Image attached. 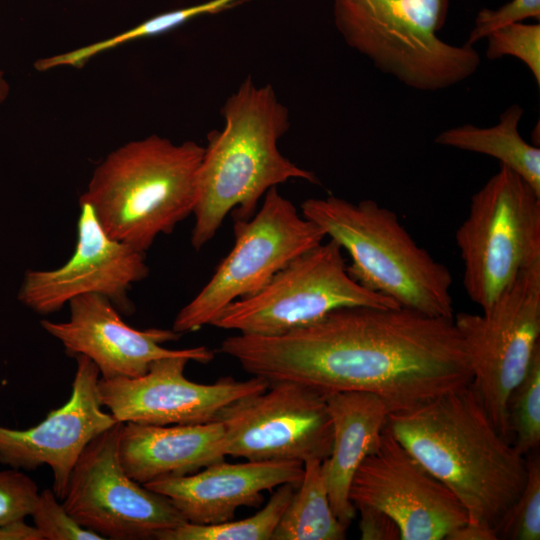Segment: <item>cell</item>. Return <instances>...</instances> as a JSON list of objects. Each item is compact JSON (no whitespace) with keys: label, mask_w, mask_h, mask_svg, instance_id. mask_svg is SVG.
Wrapping results in <instances>:
<instances>
[{"label":"cell","mask_w":540,"mask_h":540,"mask_svg":"<svg viewBox=\"0 0 540 540\" xmlns=\"http://www.w3.org/2000/svg\"><path fill=\"white\" fill-rule=\"evenodd\" d=\"M219 351L269 383L291 381L325 395H377L389 413L409 410L472 382L453 319L404 307L348 306L279 335L237 333Z\"/></svg>","instance_id":"obj_1"},{"label":"cell","mask_w":540,"mask_h":540,"mask_svg":"<svg viewBox=\"0 0 540 540\" xmlns=\"http://www.w3.org/2000/svg\"><path fill=\"white\" fill-rule=\"evenodd\" d=\"M386 428L455 495L470 522L495 531L525 485V456L499 433L471 383L389 413Z\"/></svg>","instance_id":"obj_2"},{"label":"cell","mask_w":540,"mask_h":540,"mask_svg":"<svg viewBox=\"0 0 540 540\" xmlns=\"http://www.w3.org/2000/svg\"><path fill=\"white\" fill-rule=\"evenodd\" d=\"M224 127L212 130L199 166L191 245L202 249L227 215L248 220L266 192L291 179L318 183L311 171L283 156L279 139L290 126L289 112L271 85L250 77L222 107Z\"/></svg>","instance_id":"obj_3"},{"label":"cell","mask_w":540,"mask_h":540,"mask_svg":"<svg viewBox=\"0 0 540 540\" xmlns=\"http://www.w3.org/2000/svg\"><path fill=\"white\" fill-rule=\"evenodd\" d=\"M204 147L150 135L110 152L79 202L113 239L144 252L193 213Z\"/></svg>","instance_id":"obj_4"},{"label":"cell","mask_w":540,"mask_h":540,"mask_svg":"<svg viewBox=\"0 0 540 540\" xmlns=\"http://www.w3.org/2000/svg\"><path fill=\"white\" fill-rule=\"evenodd\" d=\"M302 215L350 256L347 269L366 289L400 307L454 318L450 270L419 246L392 210L371 199L309 198Z\"/></svg>","instance_id":"obj_5"},{"label":"cell","mask_w":540,"mask_h":540,"mask_svg":"<svg viewBox=\"0 0 540 540\" xmlns=\"http://www.w3.org/2000/svg\"><path fill=\"white\" fill-rule=\"evenodd\" d=\"M448 7L449 0H334V22L376 68L411 88L437 91L464 81L481 63L473 45L437 36Z\"/></svg>","instance_id":"obj_6"},{"label":"cell","mask_w":540,"mask_h":540,"mask_svg":"<svg viewBox=\"0 0 540 540\" xmlns=\"http://www.w3.org/2000/svg\"><path fill=\"white\" fill-rule=\"evenodd\" d=\"M455 241L464 289L484 310L523 270L540 262V194L500 165L471 197Z\"/></svg>","instance_id":"obj_7"},{"label":"cell","mask_w":540,"mask_h":540,"mask_svg":"<svg viewBox=\"0 0 540 540\" xmlns=\"http://www.w3.org/2000/svg\"><path fill=\"white\" fill-rule=\"evenodd\" d=\"M234 222L232 249L203 288L179 310L172 325L175 332L212 325L227 306L261 290L287 264L326 238L277 187L266 192L262 206L250 219Z\"/></svg>","instance_id":"obj_8"},{"label":"cell","mask_w":540,"mask_h":540,"mask_svg":"<svg viewBox=\"0 0 540 540\" xmlns=\"http://www.w3.org/2000/svg\"><path fill=\"white\" fill-rule=\"evenodd\" d=\"M348 306L399 305L354 280L343 249L329 239L296 257L255 294L231 303L211 326L242 334L279 335Z\"/></svg>","instance_id":"obj_9"},{"label":"cell","mask_w":540,"mask_h":540,"mask_svg":"<svg viewBox=\"0 0 540 540\" xmlns=\"http://www.w3.org/2000/svg\"><path fill=\"white\" fill-rule=\"evenodd\" d=\"M453 321L468 354L471 385L511 441L508 399L540 348V262L523 270L482 314L461 312Z\"/></svg>","instance_id":"obj_10"},{"label":"cell","mask_w":540,"mask_h":540,"mask_svg":"<svg viewBox=\"0 0 540 540\" xmlns=\"http://www.w3.org/2000/svg\"><path fill=\"white\" fill-rule=\"evenodd\" d=\"M122 426L116 422L86 445L62 504L77 523L104 539H156L187 521L169 498L125 472L119 456Z\"/></svg>","instance_id":"obj_11"},{"label":"cell","mask_w":540,"mask_h":540,"mask_svg":"<svg viewBox=\"0 0 540 540\" xmlns=\"http://www.w3.org/2000/svg\"><path fill=\"white\" fill-rule=\"evenodd\" d=\"M225 428V455L250 461L325 460L333 432L326 395L291 381L270 383L260 393L226 406L217 419Z\"/></svg>","instance_id":"obj_12"},{"label":"cell","mask_w":540,"mask_h":540,"mask_svg":"<svg viewBox=\"0 0 540 540\" xmlns=\"http://www.w3.org/2000/svg\"><path fill=\"white\" fill-rule=\"evenodd\" d=\"M206 346L189 348L181 355L154 361L139 377L99 378L101 404L118 422L149 425L206 423L234 401L265 391L270 383L260 377L237 381L220 378L212 384L190 381L184 371L189 361L202 364L214 359Z\"/></svg>","instance_id":"obj_13"},{"label":"cell","mask_w":540,"mask_h":540,"mask_svg":"<svg viewBox=\"0 0 540 540\" xmlns=\"http://www.w3.org/2000/svg\"><path fill=\"white\" fill-rule=\"evenodd\" d=\"M354 507L368 505L388 514L401 540H443L468 521L455 495L386 428L352 479Z\"/></svg>","instance_id":"obj_14"},{"label":"cell","mask_w":540,"mask_h":540,"mask_svg":"<svg viewBox=\"0 0 540 540\" xmlns=\"http://www.w3.org/2000/svg\"><path fill=\"white\" fill-rule=\"evenodd\" d=\"M79 205L73 254L59 268L27 271L18 299L35 313L48 315L77 296L97 293L108 297L119 312L130 314L127 292L149 274L145 253L111 238L92 208Z\"/></svg>","instance_id":"obj_15"},{"label":"cell","mask_w":540,"mask_h":540,"mask_svg":"<svg viewBox=\"0 0 540 540\" xmlns=\"http://www.w3.org/2000/svg\"><path fill=\"white\" fill-rule=\"evenodd\" d=\"M75 359L71 396L63 406L28 429L0 425V463L18 470L47 465L59 500L64 498L71 471L86 445L118 422L102 409L97 366L84 355Z\"/></svg>","instance_id":"obj_16"},{"label":"cell","mask_w":540,"mask_h":540,"mask_svg":"<svg viewBox=\"0 0 540 540\" xmlns=\"http://www.w3.org/2000/svg\"><path fill=\"white\" fill-rule=\"evenodd\" d=\"M70 317L65 322L42 320V328L62 343L67 354L84 355L105 379L144 375L161 358L181 355L187 349H168L162 344L182 334L172 329H135L126 324L112 301L90 293L69 301Z\"/></svg>","instance_id":"obj_17"},{"label":"cell","mask_w":540,"mask_h":540,"mask_svg":"<svg viewBox=\"0 0 540 540\" xmlns=\"http://www.w3.org/2000/svg\"><path fill=\"white\" fill-rule=\"evenodd\" d=\"M304 464L296 461L213 463L193 474L143 484L170 499L187 522L216 524L234 519L243 506H259L262 493L282 484L298 487Z\"/></svg>","instance_id":"obj_18"},{"label":"cell","mask_w":540,"mask_h":540,"mask_svg":"<svg viewBox=\"0 0 540 540\" xmlns=\"http://www.w3.org/2000/svg\"><path fill=\"white\" fill-rule=\"evenodd\" d=\"M221 421L178 425L123 423L119 456L125 472L145 484L193 474L225 460Z\"/></svg>","instance_id":"obj_19"},{"label":"cell","mask_w":540,"mask_h":540,"mask_svg":"<svg viewBox=\"0 0 540 540\" xmlns=\"http://www.w3.org/2000/svg\"><path fill=\"white\" fill-rule=\"evenodd\" d=\"M326 405L333 440L322 469L333 512L347 529L356 514L349 498L352 479L377 444L389 411L377 395L362 391L328 394Z\"/></svg>","instance_id":"obj_20"},{"label":"cell","mask_w":540,"mask_h":540,"mask_svg":"<svg viewBox=\"0 0 540 540\" xmlns=\"http://www.w3.org/2000/svg\"><path fill=\"white\" fill-rule=\"evenodd\" d=\"M522 115V107L513 104L500 115L495 126L465 124L441 132L434 141L496 158L540 194V149L520 136L518 124Z\"/></svg>","instance_id":"obj_21"},{"label":"cell","mask_w":540,"mask_h":540,"mask_svg":"<svg viewBox=\"0 0 540 540\" xmlns=\"http://www.w3.org/2000/svg\"><path fill=\"white\" fill-rule=\"evenodd\" d=\"M271 540H343L346 528L331 507L322 461L311 458Z\"/></svg>","instance_id":"obj_22"},{"label":"cell","mask_w":540,"mask_h":540,"mask_svg":"<svg viewBox=\"0 0 540 540\" xmlns=\"http://www.w3.org/2000/svg\"><path fill=\"white\" fill-rule=\"evenodd\" d=\"M296 486L286 483L277 487L268 503L255 515L216 524L185 522L160 532L158 540H271Z\"/></svg>","instance_id":"obj_23"},{"label":"cell","mask_w":540,"mask_h":540,"mask_svg":"<svg viewBox=\"0 0 540 540\" xmlns=\"http://www.w3.org/2000/svg\"><path fill=\"white\" fill-rule=\"evenodd\" d=\"M245 0H209L197 5L168 11L152 17L141 24L113 37L89 44L73 51L37 60L35 68L46 71L58 66L82 67L95 55L126 42L167 32L192 18L218 13Z\"/></svg>","instance_id":"obj_24"},{"label":"cell","mask_w":540,"mask_h":540,"mask_svg":"<svg viewBox=\"0 0 540 540\" xmlns=\"http://www.w3.org/2000/svg\"><path fill=\"white\" fill-rule=\"evenodd\" d=\"M508 418L517 451L526 456L537 450L540 443V348L510 394Z\"/></svg>","instance_id":"obj_25"},{"label":"cell","mask_w":540,"mask_h":540,"mask_svg":"<svg viewBox=\"0 0 540 540\" xmlns=\"http://www.w3.org/2000/svg\"><path fill=\"white\" fill-rule=\"evenodd\" d=\"M527 478L514 504L495 528L497 539L539 540L540 538V457L527 454Z\"/></svg>","instance_id":"obj_26"},{"label":"cell","mask_w":540,"mask_h":540,"mask_svg":"<svg viewBox=\"0 0 540 540\" xmlns=\"http://www.w3.org/2000/svg\"><path fill=\"white\" fill-rule=\"evenodd\" d=\"M486 57L493 60L513 56L521 60L540 85V25L514 22L487 36Z\"/></svg>","instance_id":"obj_27"},{"label":"cell","mask_w":540,"mask_h":540,"mask_svg":"<svg viewBox=\"0 0 540 540\" xmlns=\"http://www.w3.org/2000/svg\"><path fill=\"white\" fill-rule=\"evenodd\" d=\"M52 489L39 492L30 516L43 540H104L79 523L59 503Z\"/></svg>","instance_id":"obj_28"},{"label":"cell","mask_w":540,"mask_h":540,"mask_svg":"<svg viewBox=\"0 0 540 540\" xmlns=\"http://www.w3.org/2000/svg\"><path fill=\"white\" fill-rule=\"evenodd\" d=\"M39 489L18 469L0 470V525L30 516Z\"/></svg>","instance_id":"obj_29"},{"label":"cell","mask_w":540,"mask_h":540,"mask_svg":"<svg viewBox=\"0 0 540 540\" xmlns=\"http://www.w3.org/2000/svg\"><path fill=\"white\" fill-rule=\"evenodd\" d=\"M527 18L540 20V0H512L496 10L482 9L466 43L473 45L495 29Z\"/></svg>","instance_id":"obj_30"},{"label":"cell","mask_w":540,"mask_h":540,"mask_svg":"<svg viewBox=\"0 0 540 540\" xmlns=\"http://www.w3.org/2000/svg\"><path fill=\"white\" fill-rule=\"evenodd\" d=\"M355 509L360 513L359 529L362 540L401 539L398 525L382 510L368 505H358Z\"/></svg>","instance_id":"obj_31"},{"label":"cell","mask_w":540,"mask_h":540,"mask_svg":"<svg viewBox=\"0 0 540 540\" xmlns=\"http://www.w3.org/2000/svg\"><path fill=\"white\" fill-rule=\"evenodd\" d=\"M0 540H43L35 526H30L25 519L0 525Z\"/></svg>","instance_id":"obj_32"},{"label":"cell","mask_w":540,"mask_h":540,"mask_svg":"<svg viewBox=\"0 0 540 540\" xmlns=\"http://www.w3.org/2000/svg\"><path fill=\"white\" fill-rule=\"evenodd\" d=\"M446 540H497L491 528L467 521L455 529Z\"/></svg>","instance_id":"obj_33"},{"label":"cell","mask_w":540,"mask_h":540,"mask_svg":"<svg viewBox=\"0 0 540 540\" xmlns=\"http://www.w3.org/2000/svg\"><path fill=\"white\" fill-rule=\"evenodd\" d=\"M9 94V84L6 81L3 72L0 70V104L4 102Z\"/></svg>","instance_id":"obj_34"}]
</instances>
